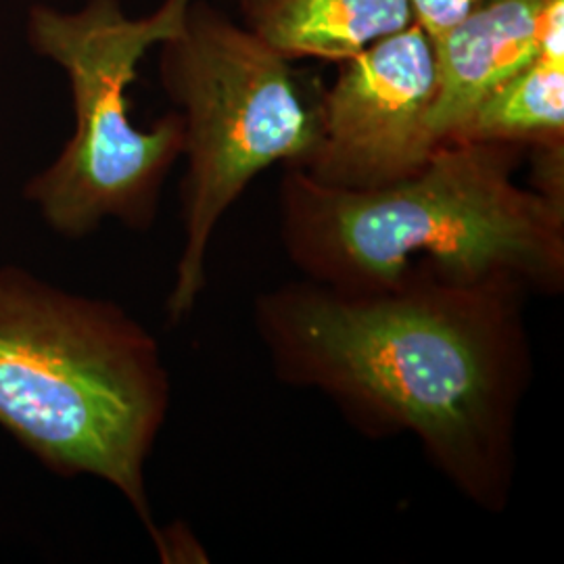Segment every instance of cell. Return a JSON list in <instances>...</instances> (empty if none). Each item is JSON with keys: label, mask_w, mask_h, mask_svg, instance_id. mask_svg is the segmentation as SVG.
I'll return each mask as SVG.
<instances>
[{"label": "cell", "mask_w": 564, "mask_h": 564, "mask_svg": "<svg viewBox=\"0 0 564 564\" xmlns=\"http://www.w3.org/2000/svg\"><path fill=\"white\" fill-rule=\"evenodd\" d=\"M523 291L416 279L384 291L291 281L253 302L282 383L314 389L364 435H412L470 505L502 512L533 377Z\"/></svg>", "instance_id": "obj_1"}, {"label": "cell", "mask_w": 564, "mask_h": 564, "mask_svg": "<svg viewBox=\"0 0 564 564\" xmlns=\"http://www.w3.org/2000/svg\"><path fill=\"white\" fill-rule=\"evenodd\" d=\"M523 147L442 142L403 181L347 191L286 165L281 241L307 281L384 291L416 279L564 289V202L517 182Z\"/></svg>", "instance_id": "obj_2"}, {"label": "cell", "mask_w": 564, "mask_h": 564, "mask_svg": "<svg viewBox=\"0 0 564 564\" xmlns=\"http://www.w3.org/2000/svg\"><path fill=\"white\" fill-rule=\"evenodd\" d=\"M170 403L160 343L121 305L0 265V426L61 477L113 487L153 542L144 473Z\"/></svg>", "instance_id": "obj_3"}, {"label": "cell", "mask_w": 564, "mask_h": 564, "mask_svg": "<svg viewBox=\"0 0 564 564\" xmlns=\"http://www.w3.org/2000/svg\"><path fill=\"white\" fill-rule=\"evenodd\" d=\"M191 2L165 0L141 20H130L120 0H88L78 13L32 7L28 39L67 74L76 130L28 182L25 197L63 239H84L105 220L132 230L155 223L163 182L184 151V123L174 109L139 128L126 93L147 51L178 32Z\"/></svg>", "instance_id": "obj_4"}, {"label": "cell", "mask_w": 564, "mask_h": 564, "mask_svg": "<svg viewBox=\"0 0 564 564\" xmlns=\"http://www.w3.org/2000/svg\"><path fill=\"white\" fill-rule=\"evenodd\" d=\"M162 82L184 123L182 249L165 312L184 321L207 286L212 237L256 176L300 165L316 141L289 61L218 9L193 0L162 44Z\"/></svg>", "instance_id": "obj_5"}, {"label": "cell", "mask_w": 564, "mask_h": 564, "mask_svg": "<svg viewBox=\"0 0 564 564\" xmlns=\"http://www.w3.org/2000/svg\"><path fill=\"white\" fill-rule=\"evenodd\" d=\"M339 63L337 80L314 107V147L293 167L347 191L416 174L440 147L429 126L437 93L431 36L410 23Z\"/></svg>", "instance_id": "obj_6"}, {"label": "cell", "mask_w": 564, "mask_h": 564, "mask_svg": "<svg viewBox=\"0 0 564 564\" xmlns=\"http://www.w3.org/2000/svg\"><path fill=\"white\" fill-rule=\"evenodd\" d=\"M554 0H484L437 41V93L429 116L435 141L458 137L485 97L542 55L545 13Z\"/></svg>", "instance_id": "obj_7"}, {"label": "cell", "mask_w": 564, "mask_h": 564, "mask_svg": "<svg viewBox=\"0 0 564 564\" xmlns=\"http://www.w3.org/2000/svg\"><path fill=\"white\" fill-rule=\"evenodd\" d=\"M242 28L286 61H345L414 23L410 0H239Z\"/></svg>", "instance_id": "obj_8"}, {"label": "cell", "mask_w": 564, "mask_h": 564, "mask_svg": "<svg viewBox=\"0 0 564 564\" xmlns=\"http://www.w3.org/2000/svg\"><path fill=\"white\" fill-rule=\"evenodd\" d=\"M452 141L564 147V61L538 57L496 86Z\"/></svg>", "instance_id": "obj_9"}, {"label": "cell", "mask_w": 564, "mask_h": 564, "mask_svg": "<svg viewBox=\"0 0 564 564\" xmlns=\"http://www.w3.org/2000/svg\"><path fill=\"white\" fill-rule=\"evenodd\" d=\"M481 2L484 0H410V7L414 23L423 28L431 41H437Z\"/></svg>", "instance_id": "obj_10"}]
</instances>
